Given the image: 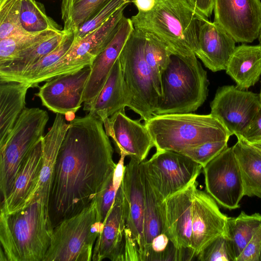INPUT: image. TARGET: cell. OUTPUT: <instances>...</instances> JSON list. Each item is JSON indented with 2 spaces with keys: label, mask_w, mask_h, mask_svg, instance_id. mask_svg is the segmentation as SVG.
Returning <instances> with one entry per match:
<instances>
[{
  "label": "cell",
  "mask_w": 261,
  "mask_h": 261,
  "mask_svg": "<svg viewBox=\"0 0 261 261\" xmlns=\"http://www.w3.org/2000/svg\"><path fill=\"white\" fill-rule=\"evenodd\" d=\"M260 261H261V255H260Z\"/></svg>",
  "instance_id": "f907efd6"
},
{
  "label": "cell",
  "mask_w": 261,
  "mask_h": 261,
  "mask_svg": "<svg viewBox=\"0 0 261 261\" xmlns=\"http://www.w3.org/2000/svg\"><path fill=\"white\" fill-rule=\"evenodd\" d=\"M130 19L134 28L153 34L172 54L182 57L195 55L199 27L208 20L189 0H156L151 11Z\"/></svg>",
  "instance_id": "3957f363"
},
{
  "label": "cell",
  "mask_w": 261,
  "mask_h": 261,
  "mask_svg": "<svg viewBox=\"0 0 261 261\" xmlns=\"http://www.w3.org/2000/svg\"><path fill=\"white\" fill-rule=\"evenodd\" d=\"M62 30H50L33 34L13 35L0 39V66L12 60L27 48Z\"/></svg>",
  "instance_id": "836d02e7"
},
{
  "label": "cell",
  "mask_w": 261,
  "mask_h": 261,
  "mask_svg": "<svg viewBox=\"0 0 261 261\" xmlns=\"http://www.w3.org/2000/svg\"><path fill=\"white\" fill-rule=\"evenodd\" d=\"M214 22L236 42L249 43L261 32V0H214Z\"/></svg>",
  "instance_id": "5bb4252c"
},
{
  "label": "cell",
  "mask_w": 261,
  "mask_h": 261,
  "mask_svg": "<svg viewBox=\"0 0 261 261\" xmlns=\"http://www.w3.org/2000/svg\"><path fill=\"white\" fill-rule=\"evenodd\" d=\"M132 3L137 8L138 12H147L154 8L156 0H133Z\"/></svg>",
  "instance_id": "f6af8a7d"
},
{
  "label": "cell",
  "mask_w": 261,
  "mask_h": 261,
  "mask_svg": "<svg viewBox=\"0 0 261 261\" xmlns=\"http://www.w3.org/2000/svg\"><path fill=\"white\" fill-rule=\"evenodd\" d=\"M145 125L156 150L180 152L205 143L228 140L231 136L211 114L154 115Z\"/></svg>",
  "instance_id": "5b68a950"
},
{
  "label": "cell",
  "mask_w": 261,
  "mask_h": 261,
  "mask_svg": "<svg viewBox=\"0 0 261 261\" xmlns=\"http://www.w3.org/2000/svg\"><path fill=\"white\" fill-rule=\"evenodd\" d=\"M236 43L219 25L208 19L199 27L195 55L212 71L225 70Z\"/></svg>",
  "instance_id": "7402d4cb"
},
{
  "label": "cell",
  "mask_w": 261,
  "mask_h": 261,
  "mask_svg": "<svg viewBox=\"0 0 261 261\" xmlns=\"http://www.w3.org/2000/svg\"><path fill=\"white\" fill-rule=\"evenodd\" d=\"M140 120L126 116L125 109L116 113L102 122L118 152L140 162L144 161L154 143L146 125Z\"/></svg>",
  "instance_id": "e0dca14e"
},
{
  "label": "cell",
  "mask_w": 261,
  "mask_h": 261,
  "mask_svg": "<svg viewBox=\"0 0 261 261\" xmlns=\"http://www.w3.org/2000/svg\"><path fill=\"white\" fill-rule=\"evenodd\" d=\"M120 155V159L116 164L113 175V183L116 191L118 190L121 185L125 170L124 159L126 155L123 154Z\"/></svg>",
  "instance_id": "ee69618b"
},
{
  "label": "cell",
  "mask_w": 261,
  "mask_h": 261,
  "mask_svg": "<svg viewBox=\"0 0 261 261\" xmlns=\"http://www.w3.org/2000/svg\"><path fill=\"white\" fill-rule=\"evenodd\" d=\"M132 1H133V0H132Z\"/></svg>",
  "instance_id": "816d5d0a"
},
{
  "label": "cell",
  "mask_w": 261,
  "mask_h": 261,
  "mask_svg": "<svg viewBox=\"0 0 261 261\" xmlns=\"http://www.w3.org/2000/svg\"><path fill=\"white\" fill-rule=\"evenodd\" d=\"M259 100H260V105H261V87H260V93L259 94Z\"/></svg>",
  "instance_id": "681fc988"
},
{
  "label": "cell",
  "mask_w": 261,
  "mask_h": 261,
  "mask_svg": "<svg viewBox=\"0 0 261 261\" xmlns=\"http://www.w3.org/2000/svg\"><path fill=\"white\" fill-rule=\"evenodd\" d=\"M68 127L69 123L66 122L63 115L57 113L51 127L43 137L42 167L39 181L32 201L41 199L48 205L57 155Z\"/></svg>",
  "instance_id": "cb8c5ba5"
},
{
  "label": "cell",
  "mask_w": 261,
  "mask_h": 261,
  "mask_svg": "<svg viewBox=\"0 0 261 261\" xmlns=\"http://www.w3.org/2000/svg\"><path fill=\"white\" fill-rule=\"evenodd\" d=\"M131 95L124 79L119 59L111 69L99 93L83 110L103 122L118 111L129 107Z\"/></svg>",
  "instance_id": "603a6c76"
},
{
  "label": "cell",
  "mask_w": 261,
  "mask_h": 261,
  "mask_svg": "<svg viewBox=\"0 0 261 261\" xmlns=\"http://www.w3.org/2000/svg\"><path fill=\"white\" fill-rule=\"evenodd\" d=\"M140 172L144 198V261H147L151 242L155 237L163 233V224L161 203L158 201L154 190L140 165Z\"/></svg>",
  "instance_id": "f1b7e54d"
},
{
  "label": "cell",
  "mask_w": 261,
  "mask_h": 261,
  "mask_svg": "<svg viewBox=\"0 0 261 261\" xmlns=\"http://www.w3.org/2000/svg\"><path fill=\"white\" fill-rule=\"evenodd\" d=\"M200 261H236L232 244L224 233L210 243L197 256Z\"/></svg>",
  "instance_id": "8d00e7d4"
},
{
  "label": "cell",
  "mask_w": 261,
  "mask_h": 261,
  "mask_svg": "<svg viewBox=\"0 0 261 261\" xmlns=\"http://www.w3.org/2000/svg\"><path fill=\"white\" fill-rule=\"evenodd\" d=\"M140 165L160 203L196 179L203 168L185 155L164 150H156Z\"/></svg>",
  "instance_id": "30bf717a"
},
{
  "label": "cell",
  "mask_w": 261,
  "mask_h": 261,
  "mask_svg": "<svg viewBox=\"0 0 261 261\" xmlns=\"http://www.w3.org/2000/svg\"><path fill=\"white\" fill-rule=\"evenodd\" d=\"M191 250L193 257L225 233L227 217L207 193L196 189L192 205Z\"/></svg>",
  "instance_id": "ac0fdd59"
},
{
  "label": "cell",
  "mask_w": 261,
  "mask_h": 261,
  "mask_svg": "<svg viewBox=\"0 0 261 261\" xmlns=\"http://www.w3.org/2000/svg\"><path fill=\"white\" fill-rule=\"evenodd\" d=\"M198 185L196 179H194L160 203L163 233L168 236L175 247L189 251L192 257V205Z\"/></svg>",
  "instance_id": "9a60e30c"
},
{
  "label": "cell",
  "mask_w": 261,
  "mask_h": 261,
  "mask_svg": "<svg viewBox=\"0 0 261 261\" xmlns=\"http://www.w3.org/2000/svg\"><path fill=\"white\" fill-rule=\"evenodd\" d=\"M48 119L46 111L38 108H25L5 142L0 146L2 201L10 192L28 154L43 136Z\"/></svg>",
  "instance_id": "ba28073f"
},
{
  "label": "cell",
  "mask_w": 261,
  "mask_h": 261,
  "mask_svg": "<svg viewBox=\"0 0 261 261\" xmlns=\"http://www.w3.org/2000/svg\"><path fill=\"white\" fill-rule=\"evenodd\" d=\"M19 22L22 31L28 34L62 30L61 27L47 16L44 5L36 0H21Z\"/></svg>",
  "instance_id": "1f68e13d"
},
{
  "label": "cell",
  "mask_w": 261,
  "mask_h": 261,
  "mask_svg": "<svg viewBox=\"0 0 261 261\" xmlns=\"http://www.w3.org/2000/svg\"><path fill=\"white\" fill-rule=\"evenodd\" d=\"M260 225L259 213L248 215L242 211L237 217H227L225 234L232 244L237 258Z\"/></svg>",
  "instance_id": "4dcf8cb0"
},
{
  "label": "cell",
  "mask_w": 261,
  "mask_h": 261,
  "mask_svg": "<svg viewBox=\"0 0 261 261\" xmlns=\"http://www.w3.org/2000/svg\"><path fill=\"white\" fill-rule=\"evenodd\" d=\"M233 146L241 172L244 196L261 199V154L242 136Z\"/></svg>",
  "instance_id": "83f0119b"
},
{
  "label": "cell",
  "mask_w": 261,
  "mask_h": 261,
  "mask_svg": "<svg viewBox=\"0 0 261 261\" xmlns=\"http://www.w3.org/2000/svg\"><path fill=\"white\" fill-rule=\"evenodd\" d=\"M21 0H0V39L25 34L22 30L19 15Z\"/></svg>",
  "instance_id": "d590c367"
},
{
  "label": "cell",
  "mask_w": 261,
  "mask_h": 261,
  "mask_svg": "<svg viewBox=\"0 0 261 261\" xmlns=\"http://www.w3.org/2000/svg\"><path fill=\"white\" fill-rule=\"evenodd\" d=\"M145 32L134 28L118 57L131 95L129 109L145 122L156 111L161 96L144 57Z\"/></svg>",
  "instance_id": "52a82bcc"
},
{
  "label": "cell",
  "mask_w": 261,
  "mask_h": 261,
  "mask_svg": "<svg viewBox=\"0 0 261 261\" xmlns=\"http://www.w3.org/2000/svg\"><path fill=\"white\" fill-rule=\"evenodd\" d=\"M242 137L249 143L261 140V108L247 131Z\"/></svg>",
  "instance_id": "b9f144b4"
},
{
  "label": "cell",
  "mask_w": 261,
  "mask_h": 261,
  "mask_svg": "<svg viewBox=\"0 0 261 261\" xmlns=\"http://www.w3.org/2000/svg\"><path fill=\"white\" fill-rule=\"evenodd\" d=\"M67 32L63 29L20 52L12 60L0 66V82H16L29 67L56 49Z\"/></svg>",
  "instance_id": "484cf974"
},
{
  "label": "cell",
  "mask_w": 261,
  "mask_h": 261,
  "mask_svg": "<svg viewBox=\"0 0 261 261\" xmlns=\"http://www.w3.org/2000/svg\"><path fill=\"white\" fill-rule=\"evenodd\" d=\"M144 32L145 59L151 70L155 85L161 97L162 75L169 65L173 54L167 46L155 35Z\"/></svg>",
  "instance_id": "d6a6232c"
},
{
  "label": "cell",
  "mask_w": 261,
  "mask_h": 261,
  "mask_svg": "<svg viewBox=\"0 0 261 261\" xmlns=\"http://www.w3.org/2000/svg\"><path fill=\"white\" fill-rule=\"evenodd\" d=\"M228 140L205 143L179 153L185 155L204 167L211 161L228 147Z\"/></svg>",
  "instance_id": "f35d334b"
},
{
  "label": "cell",
  "mask_w": 261,
  "mask_h": 261,
  "mask_svg": "<svg viewBox=\"0 0 261 261\" xmlns=\"http://www.w3.org/2000/svg\"><path fill=\"white\" fill-rule=\"evenodd\" d=\"M113 175L95 199L97 203L98 219L103 224L112 207L117 192L113 185Z\"/></svg>",
  "instance_id": "ab89813d"
},
{
  "label": "cell",
  "mask_w": 261,
  "mask_h": 261,
  "mask_svg": "<svg viewBox=\"0 0 261 261\" xmlns=\"http://www.w3.org/2000/svg\"><path fill=\"white\" fill-rule=\"evenodd\" d=\"M254 146V145H253ZM256 149L259 152V153L261 154V147H257V146H254Z\"/></svg>",
  "instance_id": "7dc6e473"
},
{
  "label": "cell",
  "mask_w": 261,
  "mask_h": 261,
  "mask_svg": "<svg viewBox=\"0 0 261 261\" xmlns=\"http://www.w3.org/2000/svg\"><path fill=\"white\" fill-rule=\"evenodd\" d=\"M210 107V114L236 137L245 134L261 108L259 94L233 85L218 88Z\"/></svg>",
  "instance_id": "7c38bea8"
},
{
  "label": "cell",
  "mask_w": 261,
  "mask_h": 261,
  "mask_svg": "<svg viewBox=\"0 0 261 261\" xmlns=\"http://www.w3.org/2000/svg\"><path fill=\"white\" fill-rule=\"evenodd\" d=\"M202 15L208 18L211 16L214 6V0H189Z\"/></svg>",
  "instance_id": "7bdbcfd3"
},
{
  "label": "cell",
  "mask_w": 261,
  "mask_h": 261,
  "mask_svg": "<svg viewBox=\"0 0 261 261\" xmlns=\"http://www.w3.org/2000/svg\"><path fill=\"white\" fill-rule=\"evenodd\" d=\"M128 5L119 8L97 29L80 39H74L70 47L62 58L29 84L31 88L55 76L74 73L86 66H91L97 56L113 38L124 16V10Z\"/></svg>",
  "instance_id": "9c48e42d"
},
{
  "label": "cell",
  "mask_w": 261,
  "mask_h": 261,
  "mask_svg": "<svg viewBox=\"0 0 261 261\" xmlns=\"http://www.w3.org/2000/svg\"><path fill=\"white\" fill-rule=\"evenodd\" d=\"M258 39V41H259V44H261V32L260 33L259 35Z\"/></svg>",
  "instance_id": "c3c4849f"
},
{
  "label": "cell",
  "mask_w": 261,
  "mask_h": 261,
  "mask_svg": "<svg viewBox=\"0 0 261 261\" xmlns=\"http://www.w3.org/2000/svg\"><path fill=\"white\" fill-rule=\"evenodd\" d=\"M140 163L130 158L121 185L125 219V261H144V198Z\"/></svg>",
  "instance_id": "8fae6325"
},
{
  "label": "cell",
  "mask_w": 261,
  "mask_h": 261,
  "mask_svg": "<svg viewBox=\"0 0 261 261\" xmlns=\"http://www.w3.org/2000/svg\"><path fill=\"white\" fill-rule=\"evenodd\" d=\"M206 71L195 55H172L161 78L162 96L154 115L192 113L208 95Z\"/></svg>",
  "instance_id": "277c9868"
},
{
  "label": "cell",
  "mask_w": 261,
  "mask_h": 261,
  "mask_svg": "<svg viewBox=\"0 0 261 261\" xmlns=\"http://www.w3.org/2000/svg\"><path fill=\"white\" fill-rule=\"evenodd\" d=\"M104 224L97 217L96 199L81 212L53 228L51 242L43 261H90Z\"/></svg>",
  "instance_id": "8992f818"
},
{
  "label": "cell",
  "mask_w": 261,
  "mask_h": 261,
  "mask_svg": "<svg viewBox=\"0 0 261 261\" xmlns=\"http://www.w3.org/2000/svg\"><path fill=\"white\" fill-rule=\"evenodd\" d=\"M101 119L90 113L70 121L57 155L48 208L54 227L95 200L116 164Z\"/></svg>",
  "instance_id": "6da1fadb"
},
{
  "label": "cell",
  "mask_w": 261,
  "mask_h": 261,
  "mask_svg": "<svg viewBox=\"0 0 261 261\" xmlns=\"http://www.w3.org/2000/svg\"><path fill=\"white\" fill-rule=\"evenodd\" d=\"M74 40L73 33H67L61 44L34 65L28 68L16 82L29 84L36 76L47 70L68 50Z\"/></svg>",
  "instance_id": "e575fe53"
},
{
  "label": "cell",
  "mask_w": 261,
  "mask_h": 261,
  "mask_svg": "<svg viewBox=\"0 0 261 261\" xmlns=\"http://www.w3.org/2000/svg\"><path fill=\"white\" fill-rule=\"evenodd\" d=\"M0 146L12 130L25 108V98L31 85L25 83L0 82Z\"/></svg>",
  "instance_id": "4316f807"
},
{
  "label": "cell",
  "mask_w": 261,
  "mask_h": 261,
  "mask_svg": "<svg viewBox=\"0 0 261 261\" xmlns=\"http://www.w3.org/2000/svg\"><path fill=\"white\" fill-rule=\"evenodd\" d=\"M53 226L48 205L34 199L17 211H1V261H43L50 247Z\"/></svg>",
  "instance_id": "7a4b0ae2"
},
{
  "label": "cell",
  "mask_w": 261,
  "mask_h": 261,
  "mask_svg": "<svg viewBox=\"0 0 261 261\" xmlns=\"http://www.w3.org/2000/svg\"><path fill=\"white\" fill-rule=\"evenodd\" d=\"M125 250L123 195L120 186L105 221L103 230L95 241L92 260L109 259L112 261H125Z\"/></svg>",
  "instance_id": "d6986e66"
},
{
  "label": "cell",
  "mask_w": 261,
  "mask_h": 261,
  "mask_svg": "<svg viewBox=\"0 0 261 261\" xmlns=\"http://www.w3.org/2000/svg\"><path fill=\"white\" fill-rule=\"evenodd\" d=\"M43 137L26 157L10 192L1 201V211L11 214L32 201L39 181L42 167Z\"/></svg>",
  "instance_id": "ffe728a7"
},
{
  "label": "cell",
  "mask_w": 261,
  "mask_h": 261,
  "mask_svg": "<svg viewBox=\"0 0 261 261\" xmlns=\"http://www.w3.org/2000/svg\"><path fill=\"white\" fill-rule=\"evenodd\" d=\"M225 71L239 88L246 90L254 86L261 75V44L236 46Z\"/></svg>",
  "instance_id": "d4e9b609"
},
{
  "label": "cell",
  "mask_w": 261,
  "mask_h": 261,
  "mask_svg": "<svg viewBox=\"0 0 261 261\" xmlns=\"http://www.w3.org/2000/svg\"><path fill=\"white\" fill-rule=\"evenodd\" d=\"M250 143L252 144L254 146L261 147V140L259 141L253 142V143Z\"/></svg>",
  "instance_id": "bcb514c9"
},
{
  "label": "cell",
  "mask_w": 261,
  "mask_h": 261,
  "mask_svg": "<svg viewBox=\"0 0 261 261\" xmlns=\"http://www.w3.org/2000/svg\"><path fill=\"white\" fill-rule=\"evenodd\" d=\"M90 66L74 73L55 76L47 81L35 95L43 106L57 114L75 113L81 107L82 97L90 74Z\"/></svg>",
  "instance_id": "2e32d148"
},
{
  "label": "cell",
  "mask_w": 261,
  "mask_h": 261,
  "mask_svg": "<svg viewBox=\"0 0 261 261\" xmlns=\"http://www.w3.org/2000/svg\"><path fill=\"white\" fill-rule=\"evenodd\" d=\"M205 189L221 206L240 207L244 196V186L233 146L227 147L203 168Z\"/></svg>",
  "instance_id": "4fadbf2b"
},
{
  "label": "cell",
  "mask_w": 261,
  "mask_h": 261,
  "mask_svg": "<svg viewBox=\"0 0 261 261\" xmlns=\"http://www.w3.org/2000/svg\"><path fill=\"white\" fill-rule=\"evenodd\" d=\"M132 0H110L92 17L85 22L74 34V39L79 40L98 28L121 7L129 5Z\"/></svg>",
  "instance_id": "74e56055"
},
{
  "label": "cell",
  "mask_w": 261,
  "mask_h": 261,
  "mask_svg": "<svg viewBox=\"0 0 261 261\" xmlns=\"http://www.w3.org/2000/svg\"><path fill=\"white\" fill-rule=\"evenodd\" d=\"M134 29L131 19L123 16L113 38L90 66L91 71L85 88L82 102L91 101L99 93Z\"/></svg>",
  "instance_id": "44dd1931"
},
{
  "label": "cell",
  "mask_w": 261,
  "mask_h": 261,
  "mask_svg": "<svg viewBox=\"0 0 261 261\" xmlns=\"http://www.w3.org/2000/svg\"><path fill=\"white\" fill-rule=\"evenodd\" d=\"M110 0H62L63 30L74 34Z\"/></svg>",
  "instance_id": "f546056e"
},
{
  "label": "cell",
  "mask_w": 261,
  "mask_h": 261,
  "mask_svg": "<svg viewBox=\"0 0 261 261\" xmlns=\"http://www.w3.org/2000/svg\"><path fill=\"white\" fill-rule=\"evenodd\" d=\"M261 255V225L247 244L237 261H260Z\"/></svg>",
  "instance_id": "60d3db41"
}]
</instances>
